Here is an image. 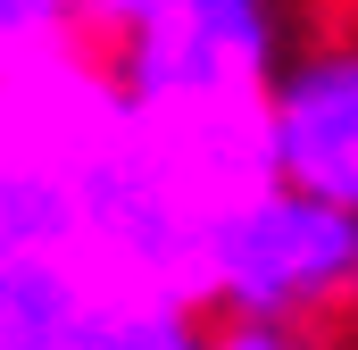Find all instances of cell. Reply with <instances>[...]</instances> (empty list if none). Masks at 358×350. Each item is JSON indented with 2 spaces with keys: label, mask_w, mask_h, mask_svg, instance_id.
I'll return each mask as SVG.
<instances>
[{
  "label": "cell",
  "mask_w": 358,
  "mask_h": 350,
  "mask_svg": "<svg viewBox=\"0 0 358 350\" xmlns=\"http://www.w3.org/2000/svg\"><path fill=\"white\" fill-rule=\"evenodd\" d=\"M100 34L84 25L76 0H0V76H25V67H50V59H76Z\"/></svg>",
  "instance_id": "obj_5"
},
{
  "label": "cell",
  "mask_w": 358,
  "mask_h": 350,
  "mask_svg": "<svg viewBox=\"0 0 358 350\" xmlns=\"http://www.w3.org/2000/svg\"><path fill=\"white\" fill-rule=\"evenodd\" d=\"M200 300L100 251H0V350H192Z\"/></svg>",
  "instance_id": "obj_3"
},
{
  "label": "cell",
  "mask_w": 358,
  "mask_h": 350,
  "mask_svg": "<svg viewBox=\"0 0 358 350\" xmlns=\"http://www.w3.org/2000/svg\"><path fill=\"white\" fill-rule=\"evenodd\" d=\"M76 8H84V25H92V34H108V25H117L134 0H76Z\"/></svg>",
  "instance_id": "obj_7"
},
{
  "label": "cell",
  "mask_w": 358,
  "mask_h": 350,
  "mask_svg": "<svg viewBox=\"0 0 358 350\" xmlns=\"http://www.w3.org/2000/svg\"><path fill=\"white\" fill-rule=\"evenodd\" d=\"M108 76L134 108H242L292 59L283 0H134L108 34Z\"/></svg>",
  "instance_id": "obj_2"
},
{
  "label": "cell",
  "mask_w": 358,
  "mask_h": 350,
  "mask_svg": "<svg viewBox=\"0 0 358 350\" xmlns=\"http://www.w3.org/2000/svg\"><path fill=\"white\" fill-rule=\"evenodd\" d=\"M200 309L342 334L358 317V209H334L283 175L242 192L200 242Z\"/></svg>",
  "instance_id": "obj_1"
},
{
  "label": "cell",
  "mask_w": 358,
  "mask_h": 350,
  "mask_svg": "<svg viewBox=\"0 0 358 350\" xmlns=\"http://www.w3.org/2000/svg\"><path fill=\"white\" fill-rule=\"evenodd\" d=\"M267 142L283 183L358 209V42H308L275 67Z\"/></svg>",
  "instance_id": "obj_4"
},
{
  "label": "cell",
  "mask_w": 358,
  "mask_h": 350,
  "mask_svg": "<svg viewBox=\"0 0 358 350\" xmlns=\"http://www.w3.org/2000/svg\"><path fill=\"white\" fill-rule=\"evenodd\" d=\"M192 350H334L325 326H283V317H208Z\"/></svg>",
  "instance_id": "obj_6"
}]
</instances>
